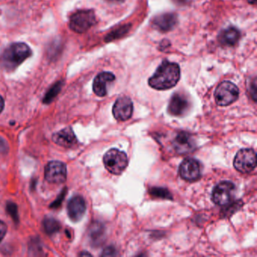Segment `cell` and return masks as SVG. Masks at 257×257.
Here are the masks:
<instances>
[{
	"label": "cell",
	"instance_id": "6da1fadb",
	"mask_svg": "<svg viewBox=\"0 0 257 257\" xmlns=\"http://www.w3.org/2000/svg\"><path fill=\"white\" fill-rule=\"evenodd\" d=\"M180 78V67L175 63L165 61L149 79L148 83L150 87L156 90L170 89L177 85Z\"/></svg>",
	"mask_w": 257,
	"mask_h": 257
},
{
	"label": "cell",
	"instance_id": "7a4b0ae2",
	"mask_svg": "<svg viewBox=\"0 0 257 257\" xmlns=\"http://www.w3.org/2000/svg\"><path fill=\"white\" fill-rule=\"evenodd\" d=\"M32 55L31 48L24 43H13L9 46L0 58L1 65L6 70H13Z\"/></svg>",
	"mask_w": 257,
	"mask_h": 257
},
{
	"label": "cell",
	"instance_id": "3957f363",
	"mask_svg": "<svg viewBox=\"0 0 257 257\" xmlns=\"http://www.w3.org/2000/svg\"><path fill=\"white\" fill-rule=\"evenodd\" d=\"M103 164L109 172L118 175L127 168L128 160L127 155L124 152L117 149H112L103 156Z\"/></svg>",
	"mask_w": 257,
	"mask_h": 257
},
{
	"label": "cell",
	"instance_id": "277c9868",
	"mask_svg": "<svg viewBox=\"0 0 257 257\" xmlns=\"http://www.w3.org/2000/svg\"><path fill=\"white\" fill-rule=\"evenodd\" d=\"M239 90L232 82L225 81L219 84L214 93L215 100L221 106H228L237 100Z\"/></svg>",
	"mask_w": 257,
	"mask_h": 257
},
{
	"label": "cell",
	"instance_id": "5b68a950",
	"mask_svg": "<svg viewBox=\"0 0 257 257\" xmlns=\"http://www.w3.org/2000/svg\"><path fill=\"white\" fill-rule=\"evenodd\" d=\"M96 23L95 15L91 10H82L74 13L70 18V28L78 34L89 30Z\"/></svg>",
	"mask_w": 257,
	"mask_h": 257
},
{
	"label": "cell",
	"instance_id": "8992f818",
	"mask_svg": "<svg viewBox=\"0 0 257 257\" xmlns=\"http://www.w3.org/2000/svg\"><path fill=\"white\" fill-rule=\"evenodd\" d=\"M234 167L243 174L252 172L256 166L255 153L252 149H242L237 152L234 159Z\"/></svg>",
	"mask_w": 257,
	"mask_h": 257
},
{
	"label": "cell",
	"instance_id": "52a82bcc",
	"mask_svg": "<svg viewBox=\"0 0 257 257\" xmlns=\"http://www.w3.org/2000/svg\"><path fill=\"white\" fill-rule=\"evenodd\" d=\"M235 190V186L231 182H221L213 189L212 200L217 205L226 206L232 201Z\"/></svg>",
	"mask_w": 257,
	"mask_h": 257
},
{
	"label": "cell",
	"instance_id": "ba28073f",
	"mask_svg": "<svg viewBox=\"0 0 257 257\" xmlns=\"http://www.w3.org/2000/svg\"><path fill=\"white\" fill-rule=\"evenodd\" d=\"M67 171L65 164L52 161L45 168V178L49 183L60 184L67 180Z\"/></svg>",
	"mask_w": 257,
	"mask_h": 257
},
{
	"label": "cell",
	"instance_id": "9c48e42d",
	"mask_svg": "<svg viewBox=\"0 0 257 257\" xmlns=\"http://www.w3.org/2000/svg\"><path fill=\"white\" fill-rule=\"evenodd\" d=\"M201 166L200 162L195 159L188 158L180 165L179 173L180 177L186 181L193 182L201 177Z\"/></svg>",
	"mask_w": 257,
	"mask_h": 257
},
{
	"label": "cell",
	"instance_id": "30bf717a",
	"mask_svg": "<svg viewBox=\"0 0 257 257\" xmlns=\"http://www.w3.org/2000/svg\"><path fill=\"white\" fill-rule=\"evenodd\" d=\"M133 103L127 97H119L112 107V113L117 121H127L133 113Z\"/></svg>",
	"mask_w": 257,
	"mask_h": 257
},
{
	"label": "cell",
	"instance_id": "8fae6325",
	"mask_svg": "<svg viewBox=\"0 0 257 257\" xmlns=\"http://www.w3.org/2000/svg\"><path fill=\"white\" fill-rule=\"evenodd\" d=\"M85 211H86V204L82 196L77 195L70 200L67 205V213L73 222L81 220Z\"/></svg>",
	"mask_w": 257,
	"mask_h": 257
},
{
	"label": "cell",
	"instance_id": "7c38bea8",
	"mask_svg": "<svg viewBox=\"0 0 257 257\" xmlns=\"http://www.w3.org/2000/svg\"><path fill=\"white\" fill-rule=\"evenodd\" d=\"M113 73L103 72L96 76L93 82V91L98 97H104L107 94V85L115 80Z\"/></svg>",
	"mask_w": 257,
	"mask_h": 257
},
{
	"label": "cell",
	"instance_id": "4fadbf2b",
	"mask_svg": "<svg viewBox=\"0 0 257 257\" xmlns=\"http://www.w3.org/2000/svg\"><path fill=\"white\" fill-rule=\"evenodd\" d=\"M189 107V103L183 94L176 93L171 97L168 106V112L174 116L184 115Z\"/></svg>",
	"mask_w": 257,
	"mask_h": 257
},
{
	"label": "cell",
	"instance_id": "5bb4252c",
	"mask_svg": "<svg viewBox=\"0 0 257 257\" xmlns=\"http://www.w3.org/2000/svg\"><path fill=\"white\" fill-rule=\"evenodd\" d=\"M52 140L55 144L65 148L74 147L78 143L77 138L71 127H65L54 134Z\"/></svg>",
	"mask_w": 257,
	"mask_h": 257
},
{
	"label": "cell",
	"instance_id": "9a60e30c",
	"mask_svg": "<svg viewBox=\"0 0 257 257\" xmlns=\"http://www.w3.org/2000/svg\"><path fill=\"white\" fill-rule=\"evenodd\" d=\"M177 22V16L174 13H165L156 16L153 21V25L158 31L168 32L171 31Z\"/></svg>",
	"mask_w": 257,
	"mask_h": 257
},
{
	"label": "cell",
	"instance_id": "2e32d148",
	"mask_svg": "<svg viewBox=\"0 0 257 257\" xmlns=\"http://www.w3.org/2000/svg\"><path fill=\"white\" fill-rule=\"evenodd\" d=\"M174 150L180 153H190L195 148V144L191 135L186 132H180L173 141Z\"/></svg>",
	"mask_w": 257,
	"mask_h": 257
},
{
	"label": "cell",
	"instance_id": "e0dca14e",
	"mask_svg": "<svg viewBox=\"0 0 257 257\" xmlns=\"http://www.w3.org/2000/svg\"><path fill=\"white\" fill-rule=\"evenodd\" d=\"M240 39V32L236 28L230 27L224 30L219 36V40L221 44L227 46H233L238 42Z\"/></svg>",
	"mask_w": 257,
	"mask_h": 257
},
{
	"label": "cell",
	"instance_id": "ac0fdd59",
	"mask_svg": "<svg viewBox=\"0 0 257 257\" xmlns=\"http://www.w3.org/2000/svg\"><path fill=\"white\" fill-rule=\"evenodd\" d=\"M43 226L45 231L48 234H53L58 232L61 229V224L53 218H46L43 221Z\"/></svg>",
	"mask_w": 257,
	"mask_h": 257
},
{
	"label": "cell",
	"instance_id": "d6986e66",
	"mask_svg": "<svg viewBox=\"0 0 257 257\" xmlns=\"http://www.w3.org/2000/svg\"><path fill=\"white\" fill-rule=\"evenodd\" d=\"M62 85L63 83L61 82H57L56 84H55V85L49 89V91H48L44 100H43V102L46 103H50L51 101H52L54 98L58 95L60 91H61V88H62Z\"/></svg>",
	"mask_w": 257,
	"mask_h": 257
},
{
	"label": "cell",
	"instance_id": "ffe728a7",
	"mask_svg": "<svg viewBox=\"0 0 257 257\" xmlns=\"http://www.w3.org/2000/svg\"><path fill=\"white\" fill-rule=\"evenodd\" d=\"M150 193L156 198H165V199H172V195L168 189L162 188H153L150 190Z\"/></svg>",
	"mask_w": 257,
	"mask_h": 257
},
{
	"label": "cell",
	"instance_id": "44dd1931",
	"mask_svg": "<svg viewBox=\"0 0 257 257\" xmlns=\"http://www.w3.org/2000/svg\"><path fill=\"white\" fill-rule=\"evenodd\" d=\"M102 229H103V228H102V226H100V225H94V226H92V228H91L90 235H91V238L92 239L95 243L97 242V237H101V234H103Z\"/></svg>",
	"mask_w": 257,
	"mask_h": 257
},
{
	"label": "cell",
	"instance_id": "7402d4cb",
	"mask_svg": "<svg viewBox=\"0 0 257 257\" xmlns=\"http://www.w3.org/2000/svg\"><path fill=\"white\" fill-rule=\"evenodd\" d=\"M7 211L11 215L13 219H14L16 222L19 220V215H18V208L17 206L14 203H8L7 207Z\"/></svg>",
	"mask_w": 257,
	"mask_h": 257
},
{
	"label": "cell",
	"instance_id": "603a6c76",
	"mask_svg": "<svg viewBox=\"0 0 257 257\" xmlns=\"http://www.w3.org/2000/svg\"><path fill=\"white\" fill-rule=\"evenodd\" d=\"M7 232V225L5 222L0 220V242L2 241L3 239L5 237Z\"/></svg>",
	"mask_w": 257,
	"mask_h": 257
},
{
	"label": "cell",
	"instance_id": "cb8c5ba5",
	"mask_svg": "<svg viewBox=\"0 0 257 257\" xmlns=\"http://www.w3.org/2000/svg\"><path fill=\"white\" fill-rule=\"evenodd\" d=\"M115 251L113 247H108L103 251L102 255H115Z\"/></svg>",
	"mask_w": 257,
	"mask_h": 257
},
{
	"label": "cell",
	"instance_id": "d4e9b609",
	"mask_svg": "<svg viewBox=\"0 0 257 257\" xmlns=\"http://www.w3.org/2000/svg\"><path fill=\"white\" fill-rule=\"evenodd\" d=\"M4 106H5V102H4V98L0 96V113L4 110Z\"/></svg>",
	"mask_w": 257,
	"mask_h": 257
},
{
	"label": "cell",
	"instance_id": "484cf974",
	"mask_svg": "<svg viewBox=\"0 0 257 257\" xmlns=\"http://www.w3.org/2000/svg\"><path fill=\"white\" fill-rule=\"evenodd\" d=\"M255 1H256V0H248V2H249V4H255Z\"/></svg>",
	"mask_w": 257,
	"mask_h": 257
},
{
	"label": "cell",
	"instance_id": "4316f807",
	"mask_svg": "<svg viewBox=\"0 0 257 257\" xmlns=\"http://www.w3.org/2000/svg\"><path fill=\"white\" fill-rule=\"evenodd\" d=\"M91 255V254L88 253V252H82V253L80 254V255Z\"/></svg>",
	"mask_w": 257,
	"mask_h": 257
},
{
	"label": "cell",
	"instance_id": "83f0119b",
	"mask_svg": "<svg viewBox=\"0 0 257 257\" xmlns=\"http://www.w3.org/2000/svg\"><path fill=\"white\" fill-rule=\"evenodd\" d=\"M115 1H121V0H115Z\"/></svg>",
	"mask_w": 257,
	"mask_h": 257
}]
</instances>
